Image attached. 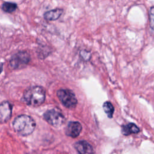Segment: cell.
Returning <instances> with one entry per match:
<instances>
[{
    "label": "cell",
    "mask_w": 154,
    "mask_h": 154,
    "mask_svg": "<svg viewBox=\"0 0 154 154\" xmlns=\"http://www.w3.org/2000/svg\"><path fill=\"white\" fill-rule=\"evenodd\" d=\"M13 127L19 135L27 136L31 134L34 131L35 122L31 117L22 114L15 118L13 123Z\"/></svg>",
    "instance_id": "6da1fadb"
},
{
    "label": "cell",
    "mask_w": 154,
    "mask_h": 154,
    "mask_svg": "<svg viewBox=\"0 0 154 154\" xmlns=\"http://www.w3.org/2000/svg\"><path fill=\"white\" fill-rule=\"evenodd\" d=\"M24 102L28 105L37 106L45 100V90L40 86H34L26 90L23 93Z\"/></svg>",
    "instance_id": "7a4b0ae2"
},
{
    "label": "cell",
    "mask_w": 154,
    "mask_h": 154,
    "mask_svg": "<svg viewBox=\"0 0 154 154\" xmlns=\"http://www.w3.org/2000/svg\"><path fill=\"white\" fill-rule=\"evenodd\" d=\"M57 95L62 104L67 108H75L77 105V99L74 93L69 89H60Z\"/></svg>",
    "instance_id": "3957f363"
},
{
    "label": "cell",
    "mask_w": 154,
    "mask_h": 154,
    "mask_svg": "<svg viewBox=\"0 0 154 154\" xmlns=\"http://www.w3.org/2000/svg\"><path fill=\"white\" fill-rule=\"evenodd\" d=\"M30 61V55L26 51H20L14 54L10 60L9 66L11 69H16L26 65Z\"/></svg>",
    "instance_id": "277c9868"
},
{
    "label": "cell",
    "mask_w": 154,
    "mask_h": 154,
    "mask_svg": "<svg viewBox=\"0 0 154 154\" xmlns=\"http://www.w3.org/2000/svg\"><path fill=\"white\" fill-rule=\"evenodd\" d=\"M45 120L54 127L61 126L65 121V117L58 111L52 109L46 111L43 114Z\"/></svg>",
    "instance_id": "5b68a950"
},
{
    "label": "cell",
    "mask_w": 154,
    "mask_h": 154,
    "mask_svg": "<svg viewBox=\"0 0 154 154\" xmlns=\"http://www.w3.org/2000/svg\"><path fill=\"white\" fill-rule=\"evenodd\" d=\"M12 112L11 105L7 101L0 103V123H5L11 117Z\"/></svg>",
    "instance_id": "8992f818"
},
{
    "label": "cell",
    "mask_w": 154,
    "mask_h": 154,
    "mask_svg": "<svg viewBox=\"0 0 154 154\" xmlns=\"http://www.w3.org/2000/svg\"><path fill=\"white\" fill-rule=\"evenodd\" d=\"M82 131V126L78 122H70L67 126L66 129V134L67 135L76 138L79 134Z\"/></svg>",
    "instance_id": "52a82bcc"
},
{
    "label": "cell",
    "mask_w": 154,
    "mask_h": 154,
    "mask_svg": "<svg viewBox=\"0 0 154 154\" xmlns=\"http://www.w3.org/2000/svg\"><path fill=\"white\" fill-rule=\"evenodd\" d=\"M74 147L79 154H94L92 146L86 141H77L74 144Z\"/></svg>",
    "instance_id": "ba28073f"
},
{
    "label": "cell",
    "mask_w": 154,
    "mask_h": 154,
    "mask_svg": "<svg viewBox=\"0 0 154 154\" xmlns=\"http://www.w3.org/2000/svg\"><path fill=\"white\" fill-rule=\"evenodd\" d=\"M63 10L60 8H55L48 11L44 13L43 17L47 20H57L62 14Z\"/></svg>",
    "instance_id": "9c48e42d"
},
{
    "label": "cell",
    "mask_w": 154,
    "mask_h": 154,
    "mask_svg": "<svg viewBox=\"0 0 154 154\" xmlns=\"http://www.w3.org/2000/svg\"><path fill=\"white\" fill-rule=\"evenodd\" d=\"M140 129L133 123H129L122 126V132L124 135H129L132 134H137L139 132Z\"/></svg>",
    "instance_id": "30bf717a"
},
{
    "label": "cell",
    "mask_w": 154,
    "mask_h": 154,
    "mask_svg": "<svg viewBox=\"0 0 154 154\" xmlns=\"http://www.w3.org/2000/svg\"><path fill=\"white\" fill-rule=\"evenodd\" d=\"M1 8L5 12L11 13L16 11L17 8V5L14 2H5L2 4Z\"/></svg>",
    "instance_id": "8fae6325"
},
{
    "label": "cell",
    "mask_w": 154,
    "mask_h": 154,
    "mask_svg": "<svg viewBox=\"0 0 154 154\" xmlns=\"http://www.w3.org/2000/svg\"><path fill=\"white\" fill-rule=\"evenodd\" d=\"M103 109L105 112L107 116L109 119H111L114 112V108L112 104L110 102L106 101L103 104Z\"/></svg>",
    "instance_id": "7c38bea8"
},
{
    "label": "cell",
    "mask_w": 154,
    "mask_h": 154,
    "mask_svg": "<svg viewBox=\"0 0 154 154\" xmlns=\"http://www.w3.org/2000/svg\"><path fill=\"white\" fill-rule=\"evenodd\" d=\"M149 25L151 29L154 30V7L150 8L149 11Z\"/></svg>",
    "instance_id": "4fadbf2b"
},
{
    "label": "cell",
    "mask_w": 154,
    "mask_h": 154,
    "mask_svg": "<svg viewBox=\"0 0 154 154\" xmlns=\"http://www.w3.org/2000/svg\"><path fill=\"white\" fill-rule=\"evenodd\" d=\"M80 54H81V56L82 57V58L84 59L85 60H88L90 58V56H91L90 53L88 51H86L85 50L81 51Z\"/></svg>",
    "instance_id": "5bb4252c"
},
{
    "label": "cell",
    "mask_w": 154,
    "mask_h": 154,
    "mask_svg": "<svg viewBox=\"0 0 154 154\" xmlns=\"http://www.w3.org/2000/svg\"><path fill=\"white\" fill-rule=\"evenodd\" d=\"M2 68H3V64L0 63V73H1V72L2 71Z\"/></svg>",
    "instance_id": "9a60e30c"
}]
</instances>
